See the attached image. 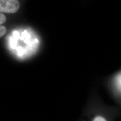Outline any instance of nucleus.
<instances>
[{
    "label": "nucleus",
    "instance_id": "4",
    "mask_svg": "<svg viewBox=\"0 0 121 121\" xmlns=\"http://www.w3.org/2000/svg\"><path fill=\"white\" fill-rule=\"evenodd\" d=\"M6 21V17L5 15L3 14L2 13H0V25H2Z\"/></svg>",
    "mask_w": 121,
    "mask_h": 121
},
{
    "label": "nucleus",
    "instance_id": "5",
    "mask_svg": "<svg viewBox=\"0 0 121 121\" xmlns=\"http://www.w3.org/2000/svg\"><path fill=\"white\" fill-rule=\"evenodd\" d=\"M93 121H107L105 119V118H104L103 117H101V116H97L94 119Z\"/></svg>",
    "mask_w": 121,
    "mask_h": 121
},
{
    "label": "nucleus",
    "instance_id": "2",
    "mask_svg": "<svg viewBox=\"0 0 121 121\" xmlns=\"http://www.w3.org/2000/svg\"><path fill=\"white\" fill-rule=\"evenodd\" d=\"M7 31V29L5 26L0 25V38L2 37L3 35H4L6 34Z\"/></svg>",
    "mask_w": 121,
    "mask_h": 121
},
{
    "label": "nucleus",
    "instance_id": "3",
    "mask_svg": "<svg viewBox=\"0 0 121 121\" xmlns=\"http://www.w3.org/2000/svg\"><path fill=\"white\" fill-rule=\"evenodd\" d=\"M116 84H117L118 88L121 89V74L119 75L116 78Z\"/></svg>",
    "mask_w": 121,
    "mask_h": 121
},
{
    "label": "nucleus",
    "instance_id": "1",
    "mask_svg": "<svg viewBox=\"0 0 121 121\" xmlns=\"http://www.w3.org/2000/svg\"><path fill=\"white\" fill-rule=\"evenodd\" d=\"M20 7V3L16 0H0V13H13Z\"/></svg>",
    "mask_w": 121,
    "mask_h": 121
}]
</instances>
